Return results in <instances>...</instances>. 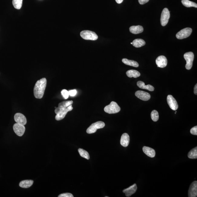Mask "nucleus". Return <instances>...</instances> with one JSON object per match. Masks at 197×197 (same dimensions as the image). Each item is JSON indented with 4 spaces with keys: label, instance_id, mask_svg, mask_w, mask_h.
Returning a JSON list of instances; mask_svg holds the SVG:
<instances>
[{
    "label": "nucleus",
    "instance_id": "obj_1",
    "mask_svg": "<svg viewBox=\"0 0 197 197\" xmlns=\"http://www.w3.org/2000/svg\"><path fill=\"white\" fill-rule=\"evenodd\" d=\"M47 84V80L45 78L37 81L34 88V94L35 98L39 99L42 98Z\"/></svg>",
    "mask_w": 197,
    "mask_h": 197
},
{
    "label": "nucleus",
    "instance_id": "obj_2",
    "mask_svg": "<svg viewBox=\"0 0 197 197\" xmlns=\"http://www.w3.org/2000/svg\"><path fill=\"white\" fill-rule=\"evenodd\" d=\"M73 109L72 105L68 107H58L55 110V113L56 114L55 119L57 120H60L63 119L68 112L71 111Z\"/></svg>",
    "mask_w": 197,
    "mask_h": 197
},
{
    "label": "nucleus",
    "instance_id": "obj_3",
    "mask_svg": "<svg viewBox=\"0 0 197 197\" xmlns=\"http://www.w3.org/2000/svg\"><path fill=\"white\" fill-rule=\"evenodd\" d=\"M120 110V108L118 104L115 102H112L109 105L106 106L104 108V111L109 114L117 113Z\"/></svg>",
    "mask_w": 197,
    "mask_h": 197
},
{
    "label": "nucleus",
    "instance_id": "obj_4",
    "mask_svg": "<svg viewBox=\"0 0 197 197\" xmlns=\"http://www.w3.org/2000/svg\"><path fill=\"white\" fill-rule=\"evenodd\" d=\"M80 36L85 40L95 41L98 38V36L94 32L89 31H83L81 32Z\"/></svg>",
    "mask_w": 197,
    "mask_h": 197
},
{
    "label": "nucleus",
    "instance_id": "obj_5",
    "mask_svg": "<svg viewBox=\"0 0 197 197\" xmlns=\"http://www.w3.org/2000/svg\"><path fill=\"white\" fill-rule=\"evenodd\" d=\"M105 126L104 122L98 121L92 124L87 130L86 132L88 134L94 133L96 132L97 130L103 128Z\"/></svg>",
    "mask_w": 197,
    "mask_h": 197
},
{
    "label": "nucleus",
    "instance_id": "obj_6",
    "mask_svg": "<svg viewBox=\"0 0 197 197\" xmlns=\"http://www.w3.org/2000/svg\"><path fill=\"white\" fill-rule=\"evenodd\" d=\"M184 57L187 62L186 65V69L190 70L192 67L193 62L194 60V55L192 52H189L184 54Z\"/></svg>",
    "mask_w": 197,
    "mask_h": 197
},
{
    "label": "nucleus",
    "instance_id": "obj_7",
    "mask_svg": "<svg viewBox=\"0 0 197 197\" xmlns=\"http://www.w3.org/2000/svg\"><path fill=\"white\" fill-rule=\"evenodd\" d=\"M192 31V29L191 28H184L177 33L176 35V38L179 40L187 38L191 35Z\"/></svg>",
    "mask_w": 197,
    "mask_h": 197
},
{
    "label": "nucleus",
    "instance_id": "obj_8",
    "mask_svg": "<svg viewBox=\"0 0 197 197\" xmlns=\"http://www.w3.org/2000/svg\"><path fill=\"white\" fill-rule=\"evenodd\" d=\"M170 17L169 10L165 8L163 10L161 17V24L162 26H164L167 24Z\"/></svg>",
    "mask_w": 197,
    "mask_h": 197
},
{
    "label": "nucleus",
    "instance_id": "obj_9",
    "mask_svg": "<svg viewBox=\"0 0 197 197\" xmlns=\"http://www.w3.org/2000/svg\"><path fill=\"white\" fill-rule=\"evenodd\" d=\"M167 101L170 109L174 111L178 109L179 107L178 103L172 96L168 95L167 97Z\"/></svg>",
    "mask_w": 197,
    "mask_h": 197
},
{
    "label": "nucleus",
    "instance_id": "obj_10",
    "mask_svg": "<svg viewBox=\"0 0 197 197\" xmlns=\"http://www.w3.org/2000/svg\"><path fill=\"white\" fill-rule=\"evenodd\" d=\"M13 128L15 133L19 136H22L25 131V127L24 125L16 123L14 125Z\"/></svg>",
    "mask_w": 197,
    "mask_h": 197
},
{
    "label": "nucleus",
    "instance_id": "obj_11",
    "mask_svg": "<svg viewBox=\"0 0 197 197\" xmlns=\"http://www.w3.org/2000/svg\"><path fill=\"white\" fill-rule=\"evenodd\" d=\"M15 121L16 123L25 125L27 123V120L24 115L20 113H16L15 115Z\"/></svg>",
    "mask_w": 197,
    "mask_h": 197
},
{
    "label": "nucleus",
    "instance_id": "obj_12",
    "mask_svg": "<svg viewBox=\"0 0 197 197\" xmlns=\"http://www.w3.org/2000/svg\"><path fill=\"white\" fill-rule=\"evenodd\" d=\"M156 61L157 67L159 68H165L167 65V60L166 57L164 56H159L156 59Z\"/></svg>",
    "mask_w": 197,
    "mask_h": 197
},
{
    "label": "nucleus",
    "instance_id": "obj_13",
    "mask_svg": "<svg viewBox=\"0 0 197 197\" xmlns=\"http://www.w3.org/2000/svg\"><path fill=\"white\" fill-rule=\"evenodd\" d=\"M135 95L138 98L145 101L149 100L151 97L149 94L142 90H138L136 92Z\"/></svg>",
    "mask_w": 197,
    "mask_h": 197
},
{
    "label": "nucleus",
    "instance_id": "obj_14",
    "mask_svg": "<svg viewBox=\"0 0 197 197\" xmlns=\"http://www.w3.org/2000/svg\"><path fill=\"white\" fill-rule=\"evenodd\" d=\"M197 196V182L194 181L191 184L189 191V197H196Z\"/></svg>",
    "mask_w": 197,
    "mask_h": 197
},
{
    "label": "nucleus",
    "instance_id": "obj_15",
    "mask_svg": "<svg viewBox=\"0 0 197 197\" xmlns=\"http://www.w3.org/2000/svg\"><path fill=\"white\" fill-rule=\"evenodd\" d=\"M137 189V186L136 184H134L127 189H124L123 192L125 193L126 196L129 197L135 193Z\"/></svg>",
    "mask_w": 197,
    "mask_h": 197
},
{
    "label": "nucleus",
    "instance_id": "obj_16",
    "mask_svg": "<svg viewBox=\"0 0 197 197\" xmlns=\"http://www.w3.org/2000/svg\"><path fill=\"white\" fill-rule=\"evenodd\" d=\"M130 142V137L127 133H124L122 135L120 139V143L122 146L126 147L128 146Z\"/></svg>",
    "mask_w": 197,
    "mask_h": 197
},
{
    "label": "nucleus",
    "instance_id": "obj_17",
    "mask_svg": "<svg viewBox=\"0 0 197 197\" xmlns=\"http://www.w3.org/2000/svg\"><path fill=\"white\" fill-rule=\"evenodd\" d=\"M143 150L144 153L151 158H153L156 155V152L154 149L147 146L143 147Z\"/></svg>",
    "mask_w": 197,
    "mask_h": 197
},
{
    "label": "nucleus",
    "instance_id": "obj_18",
    "mask_svg": "<svg viewBox=\"0 0 197 197\" xmlns=\"http://www.w3.org/2000/svg\"><path fill=\"white\" fill-rule=\"evenodd\" d=\"M129 30L131 33L136 34L143 32V28L141 26H133L130 28Z\"/></svg>",
    "mask_w": 197,
    "mask_h": 197
},
{
    "label": "nucleus",
    "instance_id": "obj_19",
    "mask_svg": "<svg viewBox=\"0 0 197 197\" xmlns=\"http://www.w3.org/2000/svg\"><path fill=\"white\" fill-rule=\"evenodd\" d=\"M137 85L140 88L148 90L150 91H153L154 90V87L152 86V85L148 84L146 86L145 83L142 81H138L137 83Z\"/></svg>",
    "mask_w": 197,
    "mask_h": 197
},
{
    "label": "nucleus",
    "instance_id": "obj_20",
    "mask_svg": "<svg viewBox=\"0 0 197 197\" xmlns=\"http://www.w3.org/2000/svg\"><path fill=\"white\" fill-rule=\"evenodd\" d=\"M146 42L141 39H136L132 42V45L136 48H140L144 46Z\"/></svg>",
    "mask_w": 197,
    "mask_h": 197
},
{
    "label": "nucleus",
    "instance_id": "obj_21",
    "mask_svg": "<svg viewBox=\"0 0 197 197\" xmlns=\"http://www.w3.org/2000/svg\"><path fill=\"white\" fill-rule=\"evenodd\" d=\"M33 181L32 180H23L19 183V186L23 188H28L33 185Z\"/></svg>",
    "mask_w": 197,
    "mask_h": 197
},
{
    "label": "nucleus",
    "instance_id": "obj_22",
    "mask_svg": "<svg viewBox=\"0 0 197 197\" xmlns=\"http://www.w3.org/2000/svg\"><path fill=\"white\" fill-rule=\"evenodd\" d=\"M127 76L130 78H137L140 77L141 74L138 71L135 70H130L128 71L126 73Z\"/></svg>",
    "mask_w": 197,
    "mask_h": 197
},
{
    "label": "nucleus",
    "instance_id": "obj_23",
    "mask_svg": "<svg viewBox=\"0 0 197 197\" xmlns=\"http://www.w3.org/2000/svg\"><path fill=\"white\" fill-rule=\"evenodd\" d=\"M122 61L125 64L134 67H139V64L137 62L134 61V60H129L126 58H123L122 60Z\"/></svg>",
    "mask_w": 197,
    "mask_h": 197
},
{
    "label": "nucleus",
    "instance_id": "obj_24",
    "mask_svg": "<svg viewBox=\"0 0 197 197\" xmlns=\"http://www.w3.org/2000/svg\"><path fill=\"white\" fill-rule=\"evenodd\" d=\"M182 2L183 5L187 8L190 7H194L197 8V4L196 3L193 2L189 0H182Z\"/></svg>",
    "mask_w": 197,
    "mask_h": 197
},
{
    "label": "nucleus",
    "instance_id": "obj_25",
    "mask_svg": "<svg viewBox=\"0 0 197 197\" xmlns=\"http://www.w3.org/2000/svg\"><path fill=\"white\" fill-rule=\"evenodd\" d=\"M188 157L190 159H196L197 158V147H195L190 151L188 154Z\"/></svg>",
    "mask_w": 197,
    "mask_h": 197
},
{
    "label": "nucleus",
    "instance_id": "obj_26",
    "mask_svg": "<svg viewBox=\"0 0 197 197\" xmlns=\"http://www.w3.org/2000/svg\"><path fill=\"white\" fill-rule=\"evenodd\" d=\"M78 152H79L80 155L84 158L87 159H89L90 158L89 154L86 151L83 149L80 148L78 149Z\"/></svg>",
    "mask_w": 197,
    "mask_h": 197
},
{
    "label": "nucleus",
    "instance_id": "obj_27",
    "mask_svg": "<svg viewBox=\"0 0 197 197\" xmlns=\"http://www.w3.org/2000/svg\"><path fill=\"white\" fill-rule=\"evenodd\" d=\"M23 0H12V3L15 8L20 9L22 6Z\"/></svg>",
    "mask_w": 197,
    "mask_h": 197
},
{
    "label": "nucleus",
    "instance_id": "obj_28",
    "mask_svg": "<svg viewBox=\"0 0 197 197\" xmlns=\"http://www.w3.org/2000/svg\"><path fill=\"white\" fill-rule=\"evenodd\" d=\"M151 117L152 119L154 122H157L159 119V115L158 112L154 110L151 113Z\"/></svg>",
    "mask_w": 197,
    "mask_h": 197
},
{
    "label": "nucleus",
    "instance_id": "obj_29",
    "mask_svg": "<svg viewBox=\"0 0 197 197\" xmlns=\"http://www.w3.org/2000/svg\"><path fill=\"white\" fill-rule=\"evenodd\" d=\"M61 94L64 98L65 99H67L69 97V92L66 90H63L61 92Z\"/></svg>",
    "mask_w": 197,
    "mask_h": 197
},
{
    "label": "nucleus",
    "instance_id": "obj_30",
    "mask_svg": "<svg viewBox=\"0 0 197 197\" xmlns=\"http://www.w3.org/2000/svg\"><path fill=\"white\" fill-rule=\"evenodd\" d=\"M58 197H74L73 195L70 193H62L58 196Z\"/></svg>",
    "mask_w": 197,
    "mask_h": 197
},
{
    "label": "nucleus",
    "instance_id": "obj_31",
    "mask_svg": "<svg viewBox=\"0 0 197 197\" xmlns=\"http://www.w3.org/2000/svg\"><path fill=\"white\" fill-rule=\"evenodd\" d=\"M190 133L192 134L197 135V126H195L191 129Z\"/></svg>",
    "mask_w": 197,
    "mask_h": 197
},
{
    "label": "nucleus",
    "instance_id": "obj_32",
    "mask_svg": "<svg viewBox=\"0 0 197 197\" xmlns=\"http://www.w3.org/2000/svg\"><path fill=\"white\" fill-rule=\"evenodd\" d=\"M69 95L71 97H74L77 94V91L76 90H70L69 91Z\"/></svg>",
    "mask_w": 197,
    "mask_h": 197
},
{
    "label": "nucleus",
    "instance_id": "obj_33",
    "mask_svg": "<svg viewBox=\"0 0 197 197\" xmlns=\"http://www.w3.org/2000/svg\"><path fill=\"white\" fill-rule=\"evenodd\" d=\"M149 0H138L140 5H144L148 3Z\"/></svg>",
    "mask_w": 197,
    "mask_h": 197
},
{
    "label": "nucleus",
    "instance_id": "obj_34",
    "mask_svg": "<svg viewBox=\"0 0 197 197\" xmlns=\"http://www.w3.org/2000/svg\"><path fill=\"white\" fill-rule=\"evenodd\" d=\"M194 93L195 95H197V84L195 85L194 88Z\"/></svg>",
    "mask_w": 197,
    "mask_h": 197
},
{
    "label": "nucleus",
    "instance_id": "obj_35",
    "mask_svg": "<svg viewBox=\"0 0 197 197\" xmlns=\"http://www.w3.org/2000/svg\"><path fill=\"white\" fill-rule=\"evenodd\" d=\"M115 1H116V2L118 3V4H120V3L123 2V0H115Z\"/></svg>",
    "mask_w": 197,
    "mask_h": 197
},
{
    "label": "nucleus",
    "instance_id": "obj_36",
    "mask_svg": "<svg viewBox=\"0 0 197 197\" xmlns=\"http://www.w3.org/2000/svg\"><path fill=\"white\" fill-rule=\"evenodd\" d=\"M131 44H132V42H131Z\"/></svg>",
    "mask_w": 197,
    "mask_h": 197
}]
</instances>
